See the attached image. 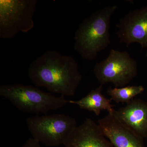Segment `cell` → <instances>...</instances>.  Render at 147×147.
<instances>
[{"label": "cell", "mask_w": 147, "mask_h": 147, "mask_svg": "<svg viewBox=\"0 0 147 147\" xmlns=\"http://www.w3.org/2000/svg\"><path fill=\"white\" fill-rule=\"evenodd\" d=\"M28 75L35 86L64 96H74L82 79L75 59L55 50L46 51L33 61Z\"/></svg>", "instance_id": "1"}, {"label": "cell", "mask_w": 147, "mask_h": 147, "mask_svg": "<svg viewBox=\"0 0 147 147\" xmlns=\"http://www.w3.org/2000/svg\"><path fill=\"white\" fill-rule=\"evenodd\" d=\"M118 9L108 5L98 9L82 21L74 35V49L83 59L92 61L109 46L110 20Z\"/></svg>", "instance_id": "2"}, {"label": "cell", "mask_w": 147, "mask_h": 147, "mask_svg": "<svg viewBox=\"0 0 147 147\" xmlns=\"http://www.w3.org/2000/svg\"><path fill=\"white\" fill-rule=\"evenodd\" d=\"M0 96L18 110L32 114L46 115L68 103L63 96H57L43 91L38 87L20 84L1 85Z\"/></svg>", "instance_id": "3"}, {"label": "cell", "mask_w": 147, "mask_h": 147, "mask_svg": "<svg viewBox=\"0 0 147 147\" xmlns=\"http://www.w3.org/2000/svg\"><path fill=\"white\" fill-rule=\"evenodd\" d=\"M26 123L32 138L49 147L64 144L78 126L75 119L65 114L36 115Z\"/></svg>", "instance_id": "4"}, {"label": "cell", "mask_w": 147, "mask_h": 147, "mask_svg": "<svg viewBox=\"0 0 147 147\" xmlns=\"http://www.w3.org/2000/svg\"><path fill=\"white\" fill-rule=\"evenodd\" d=\"M37 0H0V38L10 39L34 27Z\"/></svg>", "instance_id": "5"}, {"label": "cell", "mask_w": 147, "mask_h": 147, "mask_svg": "<svg viewBox=\"0 0 147 147\" xmlns=\"http://www.w3.org/2000/svg\"><path fill=\"white\" fill-rule=\"evenodd\" d=\"M93 72L100 85L110 83L122 88L137 76L138 65L127 51L112 49L106 59L96 62Z\"/></svg>", "instance_id": "6"}, {"label": "cell", "mask_w": 147, "mask_h": 147, "mask_svg": "<svg viewBox=\"0 0 147 147\" xmlns=\"http://www.w3.org/2000/svg\"><path fill=\"white\" fill-rule=\"evenodd\" d=\"M116 26L120 42L127 47L136 42L142 48H147V5L130 11Z\"/></svg>", "instance_id": "7"}, {"label": "cell", "mask_w": 147, "mask_h": 147, "mask_svg": "<svg viewBox=\"0 0 147 147\" xmlns=\"http://www.w3.org/2000/svg\"><path fill=\"white\" fill-rule=\"evenodd\" d=\"M113 112L98 122L102 133L113 146L145 147L143 139L123 123Z\"/></svg>", "instance_id": "8"}, {"label": "cell", "mask_w": 147, "mask_h": 147, "mask_svg": "<svg viewBox=\"0 0 147 147\" xmlns=\"http://www.w3.org/2000/svg\"><path fill=\"white\" fill-rule=\"evenodd\" d=\"M64 147H114L102 133L98 123L87 118L71 133Z\"/></svg>", "instance_id": "9"}, {"label": "cell", "mask_w": 147, "mask_h": 147, "mask_svg": "<svg viewBox=\"0 0 147 147\" xmlns=\"http://www.w3.org/2000/svg\"><path fill=\"white\" fill-rule=\"evenodd\" d=\"M114 114L140 137H147V101L134 98Z\"/></svg>", "instance_id": "10"}, {"label": "cell", "mask_w": 147, "mask_h": 147, "mask_svg": "<svg viewBox=\"0 0 147 147\" xmlns=\"http://www.w3.org/2000/svg\"><path fill=\"white\" fill-rule=\"evenodd\" d=\"M102 85H100L92 90L86 96L78 100H68V103L75 104L83 110L93 112L98 116L101 111L107 110L108 113H112L115 109L111 104V99L107 98L102 94Z\"/></svg>", "instance_id": "11"}, {"label": "cell", "mask_w": 147, "mask_h": 147, "mask_svg": "<svg viewBox=\"0 0 147 147\" xmlns=\"http://www.w3.org/2000/svg\"><path fill=\"white\" fill-rule=\"evenodd\" d=\"M144 90L142 86H128L122 88L109 87L107 92L111 100L117 103L127 104L134 97L142 93Z\"/></svg>", "instance_id": "12"}, {"label": "cell", "mask_w": 147, "mask_h": 147, "mask_svg": "<svg viewBox=\"0 0 147 147\" xmlns=\"http://www.w3.org/2000/svg\"><path fill=\"white\" fill-rule=\"evenodd\" d=\"M22 147H41L40 144L33 138L28 139Z\"/></svg>", "instance_id": "13"}, {"label": "cell", "mask_w": 147, "mask_h": 147, "mask_svg": "<svg viewBox=\"0 0 147 147\" xmlns=\"http://www.w3.org/2000/svg\"><path fill=\"white\" fill-rule=\"evenodd\" d=\"M146 57H147V50L146 52Z\"/></svg>", "instance_id": "14"}]
</instances>
